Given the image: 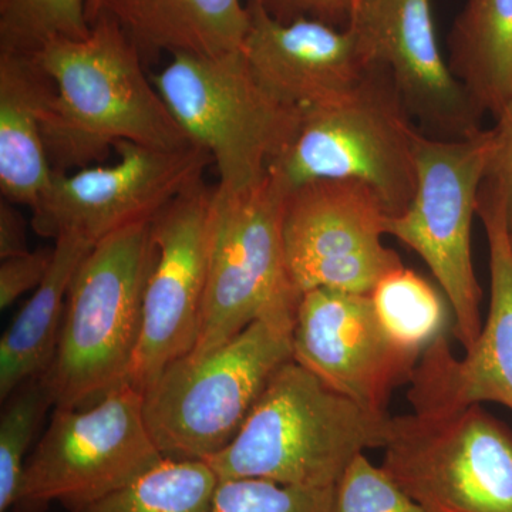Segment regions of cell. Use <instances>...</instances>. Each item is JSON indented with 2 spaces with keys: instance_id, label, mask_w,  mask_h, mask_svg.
Returning <instances> with one entry per match:
<instances>
[{
  "instance_id": "obj_22",
  "label": "cell",
  "mask_w": 512,
  "mask_h": 512,
  "mask_svg": "<svg viewBox=\"0 0 512 512\" xmlns=\"http://www.w3.org/2000/svg\"><path fill=\"white\" fill-rule=\"evenodd\" d=\"M220 478L204 460L164 457L141 474L79 512H210Z\"/></svg>"
},
{
  "instance_id": "obj_16",
  "label": "cell",
  "mask_w": 512,
  "mask_h": 512,
  "mask_svg": "<svg viewBox=\"0 0 512 512\" xmlns=\"http://www.w3.org/2000/svg\"><path fill=\"white\" fill-rule=\"evenodd\" d=\"M490 251V309L483 329L463 359L441 335L424 350L407 399L412 407L495 403L512 412V249L503 208L477 202Z\"/></svg>"
},
{
  "instance_id": "obj_11",
  "label": "cell",
  "mask_w": 512,
  "mask_h": 512,
  "mask_svg": "<svg viewBox=\"0 0 512 512\" xmlns=\"http://www.w3.org/2000/svg\"><path fill=\"white\" fill-rule=\"evenodd\" d=\"M389 217L376 192L360 181L319 178L289 191L282 234L295 288L301 295L318 288L370 295L403 265L383 244Z\"/></svg>"
},
{
  "instance_id": "obj_30",
  "label": "cell",
  "mask_w": 512,
  "mask_h": 512,
  "mask_svg": "<svg viewBox=\"0 0 512 512\" xmlns=\"http://www.w3.org/2000/svg\"><path fill=\"white\" fill-rule=\"evenodd\" d=\"M266 10L281 22L312 19L343 29L348 26L356 0H262Z\"/></svg>"
},
{
  "instance_id": "obj_23",
  "label": "cell",
  "mask_w": 512,
  "mask_h": 512,
  "mask_svg": "<svg viewBox=\"0 0 512 512\" xmlns=\"http://www.w3.org/2000/svg\"><path fill=\"white\" fill-rule=\"evenodd\" d=\"M377 316L403 348L423 355L448 320V301L423 276L402 265L380 279L370 293ZM451 311V309H450Z\"/></svg>"
},
{
  "instance_id": "obj_2",
  "label": "cell",
  "mask_w": 512,
  "mask_h": 512,
  "mask_svg": "<svg viewBox=\"0 0 512 512\" xmlns=\"http://www.w3.org/2000/svg\"><path fill=\"white\" fill-rule=\"evenodd\" d=\"M390 419L367 412L291 359L266 384L235 439L205 461L220 480L325 490L357 456L386 446Z\"/></svg>"
},
{
  "instance_id": "obj_18",
  "label": "cell",
  "mask_w": 512,
  "mask_h": 512,
  "mask_svg": "<svg viewBox=\"0 0 512 512\" xmlns=\"http://www.w3.org/2000/svg\"><path fill=\"white\" fill-rule=\"evenodd\" d=\"M55 92L35 56L0 50V190L33 208L53 178L42 120Z\"/></svg>"
},
{
  "instance_id": "obj_6",
  "label": "cell",
  "mask_w": 512,
  "mask_h": 512,
  "mask_svg": "<svg viewBox=\"0 0 512 512\" xmlns=\"http://www.w3.org/2000/svg\"><path fill=\"white\" fill-rule=\"evenodd\" d=\"M151 80L192 146L211 154L225 191L261 184L301 127L302 111L266 92L242 49L174 53Z\"/></svg>"
},
{
  "instance_id": "obj_1",
  "label": "cell",
  "mask_w": 512,
  "mask_h": 512,
  "mask_svg": "<svg viewBox=\"0 0 512 512\" xmlns=\"http://www.w3.org/2000/svg\"><path fill=\"white\" fill-rule=\"evenodd\" d=\"M35 59L55 92L42 133L53 173L82 170L123 141L178 150L190 147L123 26L103 13L82 40H56Z\"/></svg>"
},
{
  "instance_id": "obj_20",
  "label": "cell",
  "mask_w": 512,
  "mask_h": 512,
  "mask_svg": "<svg viewBox=\"0 0 512 512\" xmlns=\"http://www.w3.org/2000/svg\"><path fill=\"white\" fill-rule=\"evenodd\" d=\"M94 247L76 235L55 241L52 266L0 339V397L52 366L62 333L67 295L83 259Z\"/></svg>"
},
{
  "instance_id": "obj_3",
  "label": "cell",
  "mask_w": 512,
  "mask_h": 512,
  "mask_svg": "<svg viewBox=\"0 0 512 512\" xmlns=\"http://www.w3.org/2000/svg\"><path fill=\"white\" fill-rule=\"evenodd\" d=\"M156 261L153 220L97 242L74 275L62 333L45 372L55 407L80 409L127 382Z\"/></svg>"
},
{
  "instance_id": "obj_15",
  "label": "cell",
  "mask_w": 512,
  "mask_h": 512,
  "mask_svg": "<svg viewBox=\"0 0 512 512\" xmlns=\"http://www.w3.org/2000/svg\"><path fill=\"white\" fill-rule=\"evenodd\" d=\"M348 25L370 62L390 73L424 136L464 140L483 130V114L441 55L430 0H356Z\"/></svg>"
},
{
  "instance_id": "obj_21",
  "label": "cell",
  "mask_w": 512,
  "mask_h": 512,
  "mask_svg": "<svg viewBox=\"0 0 512 512\" xmlns=\"http://www.w3.org/2000/svg\"><path fill=\"white\" fill-rule=\"evenodd\" d=\"M448 67L480 113L512 103V0H468L448 36Z\"/></svg>"
},
{
  "instance_id": "obj_25",
  "label": "cell",
  "mask_w": 512,
  "mask_h": 512,
  "mask_svg": "<svg viewBox=\"0 0 512 512\" xmlns=\"http://www.w3.org/2000/svg\"><path fill=\"white\" fill-rule=\"evenodd\" d=\"M0 416V512L15 507L25 476L26 454L47 410L55 406L45 373L19 386Z\"/></svg>"
},
{
  "instance_id": "obj_28",
  "label": "cell",
  "mask_w": 512,
  "mask_h": 512,
  "mask_svg": "<svg viewBox=\"0 0 512 512\" xmlns=\"http://www.w3.org/2000/svg\"><path fill=\"white\" fill-rule=\"evenodd\" d=\"M491 144L478 201L503 208L512 227V103L490 128Z\"/></svg>"
},
{
  "instance_id": "obj_9",
  "label": "cell",
  "mask_w": 512,
  "mask_h": 512,
  "mask_svg": "<svg viewBox=\"0 0 512 512\" xmlns=\"http://www.w3.org/2000/svg\"><path fill=\"white\" fill-rule=\"evenodd\" d=\"M286 195L269 173L245 191L218 185L200 332L187 356L207 355L265 316L296 313L302 295L286 266Z\"/></svg>"
},
{
  "instance_id": "obj_5",
  "label": "cell",
  "mask_w": 512,
  "mask_h": 512,
  "mask_svg": "<svg viewBox=\"0 0 512 512\" xmlns=\"http://www.w3.org/2000/svg\"><path fill=\"white\" fill-rule=\"evenodd\" d=\"M420 134L390 73L373 64L342 99L302 111L295 140L268 173L288 192L319 178L360 181L397 217L416 194Z\"/></svg>"
},
{
  "instance_id": "obj_17",
  "label": "cell",
  "mask_w": 512,
  "mask_h": 512,
  "mask_svg": "<svg viewBox=\"0 0 512 512\" xmlns=\"http://www.w3.org/2000/svg\"><path fill=\"white\" fill-rule=\"evenodd\" d=\"M242 53L266 92L305 111L345 97L373 63L353 25L339 29L312 19L281 22L262 0H248Z\"/></svg>"
},
{
  "instance_id": "obj_29",
  "label": "cell",
  "mask_w": 512,
  "mask_h": 512,
  "mask_svg": "<svg viewBox=\"0 0 512 512\" xmlns=\"http://www.w3.org/2000/svg\"><path fill=\"white\" fill-rule=\"evenodd\" d=\"M55 247L28 251L2 259L0 264V309L10 308L20 296L35 291L52 266Z\"/></svg>"
},
{
  "instance_id": "obj_19",
  "label": "cell",
  "mask_w": 512,
  "mask_h": 512,
  "mask_svg": "<svg viewBox=\"0 0 512 512\" xmlns=\"http://www.w3.org/2000/svg\"><path fill=\"white\" fill-rule=\"evenodd\" d=\"M143 53L220 56L241 50L249 26L241 0H113L106 10ZM104 12V13H106Z\"/></svg>"
},
{
  "instance_id": "obj_7",
  "label": "cell",
  "mask_w": 512,
  "mask_h": 512,
  "mask_svg": "<svg viewBox=\"0 0 512 512\" xmlns=\"http://www.w3.org/2000/svg\"><path fill=\"white\" fill-rule=\"evenodd\" d=\"M382 468L426 512H512V430L470 406L390 419Z\"/></svg>"
},
{
  "instance_id": "obj_26",
  "label": "cell",
  "mask_w": 512,
  "mask_h": 512,
  "mask_svg": "<svg viewBox=\"0 0 512 512\" xmlns=\"http://www.w3.org/2000/svg\"><path fill=\"white\" fill-rule=\"evenodd\" d=\"M333 488L291 487L259 480H220L210 512H332Z\"/></svg>"
},
{
  "instance_id": "obj_4",
  "label": "cell",
  "mask_w": 512,
  "mask_h": 512,
  "mask_svg": "<svg viewBox=\"0 0 512 512\" xmlns=\"http://www.w3.org/2000/svg\"><path fill=\"white\" fill-rule=\"evenodd\" d=\"M296 313L265 316L201 357L184 356L143 393L164 457L208 460L237 436L276 370L292 359Z\"/></svg>"
},
{
  "instance_id": "obj_13",
  "label": "cell",
  "mask_w": 512,
  "mask_h": 512,
  "mask_svg": "<svg viewBox=\"0 0 512 512\" xmlns=\"http://www.w3.org/2000/svg\"><path fill=\"white\" fill-rule=\"evenodd\" d=\"M217 188L201 178L153 218L156 261L147 279L140 339L127 376L141 393L197 345Z\"/></svg>"
},
{
  "instance_id": "obj_10",
  "label": "cell",
  "mask_w": 512,
  "mask_h": 512,
  "mask_svg": "<svg viewBox=\"0 0 512 512\" xmlns=\"http://www.w3.org/2000/svg\"><path fill=\"white\" fill-rule=\"evenodd\" d=\"M490 144V128L464 140L421 133L416 194L407 210L389 217L386 225L387 235L413 249L429 266L450 305L454 338L464 350L483 329V291L471 255V228Z\"/></svg>"
},
{
  "instance_id": "obj_12",
  "label": "cell",
  "mask_w": 512,
  "mask_h": 512,
  "mask_svg": "<svg viewBox=\"0 0 512 512\" xmlns=\"http://www.w3.org/2000/svg\"><path fill=\"white\" fill-rule=\"evenodd\" d=\"M114 150L116 164L53 173L32 208L36 234L55 241L76 235L96 245L128 225L153 220L214 164L208 151L195 146L161 150L123 141Z\"/></svg>"
},
{
  "instance_id": "obj_24",
  "label": "cell",
  "mask_w": 512,
  "mask_h": 512,
  "mask_svg": "<svg viewBox=\"0 0 512 512\" xmlns=\"http://www.w3.org/2000/svg\"><path fill=\"white\" fill-rule=\"evenodd\" d=\"M86 0H0V50L36 55L56 40L90 35Z\"/></svg>"
},
{
  "instance_id": "obj_33",
  "label": "cell",
  "mask_w": 512,
  "mask_h": 512,
  "mask_svg": "<svg viewBox=\"0 0 512 512\" xmlns=\"http://www.w3.org/2000/svg\"><path fill=\"white\" fill-rule=\"evenodd\" d=\"M510 245L512 249V227L510 228Z\"/></svg>"
},
{
  "instance_id": "obj_31",
  "label": "cell",
  "mask_w": 512,
  "mask_h": 512,
  "mask_svg": "<svg viewBox=\"0 0 512 512\" xmlns=\"http://www.w3.org/2000/svg\"><path fill=\"white\" fill-rule=\"evenodd\" d=\"M26 221L8 200L0 202V259L28 252Z\"/></svg>"
},
{
  "instance_id": "obj_27",
  "label": "cell",
  "mask_w": 512,
  "mask_h": 512,
  "mask_svg": "<svg viewBox=\"0 0 512 512\" xmlns=\"http://www.w3.org/2000/svg\"><path fill=\"white\" fill-rule=\"evenodd\" d=\"M332 512H426L404 493L382 466L360 454L333 490Z\"/></svg>"
},
{
  "instance_id": "obj_8",
  "label": "cell",
  "mask_w": 512,
  "mask_h": 512,
  "mask_svg": "<svg viewBox=\"0 0 512 512\" xmlns=\"http://www.w3.org/2000/svg\"><path fill=\"white\" fill-rule=\"evenodd\" d=\"M163 458L148 430L143 393L124 382L92 406L56 407L26 463L13 511L46 512L57 503L79 512Z\"/></svg>"
},
{
  "instance_id": "obj_14",
  "label": "cell",
  "mask_w": 512,
  "mask_h": 512,
  "mask_svg": "<svg viewBox=\"0 0 512 512\" xmlns=\"http://www.w3.org/2000/svg\"><path fill=\"white\" fill-rule=\"evenodd\" d=\"M420 357L387 333L370 295L329 288L302 293L292 359L367 412L389 414L393 390L410 382Z\"/></svg>"
},
{
  "instance_id": "obj_32",
  "label": "cell",
  "mask_w": 512,
  "mask_h": 512,
  "mask_svg": "<svg viewBox=\"0 0 512 512\" xmlns=\"http://www.w3.org/2000/svg\"><path fill=\"white\" fill-rule=\"evenodd\" d=\"M111 2L113 0H86L87 16H89L90 25H93L97 18L106 12Z\"/></svg>"
}]
</instances>
